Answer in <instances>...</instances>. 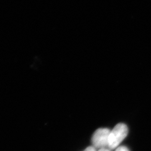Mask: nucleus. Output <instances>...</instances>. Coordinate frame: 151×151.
<instances>
[{
  "instance_id": "2",
  "label": "nucleus",
  "mask_w": 151,
  "mask_h": 151,
  "mask_svg": "<svg viewBox=\"0 0 151 151\" xmlns=\"http://www.w3.org/2000/svg\"><path fill=\"white\" fill-rule=\"evenodd\" d=\"M110 130L107 128H100L95 132L92 137V143L95 148L103 149L108 147Z\"/></svg>"
},
{
  "instance_id": "5",
  "label": "nucleus",
  "mask_w": 151,
  "mask_h": 151,
  "mask_svg": "<svg viewBox=\"0 0 151 151\" xmlns=\"http://www.w3.org/2000/svg\"><path fill=\"white\" fill-rule=\"evenodd\" d=\"M99 151H110V150H108L107 148H103V149L99 150Z\"/></svg>"
},
{
  "instance_id": "1",
  "label": "nucleus",
  "mask_w": 151,
  "mask_h": 151,
  "mask_svg": "<svg viewBox=\"0 0 151 151\" xmlns=\"http://www.w3.org/2000/svg\"><path fill=\"white\" fill-rule=\"evenodd\" d=\"M128 133V129L125 124H117L110 132L108 147L111 150L118 147L127 136Z\"/></svg>"
},
{
  "instance_id": "3",
  "label": "nucleus",
  "mask_w": 151,
  "mask_h": 151,
  "mask_svg": "<svg viewBox=\"0 0 151 151\" xmlns=\"http://www.w3.org/2000/svg\"><path fill=\"white\" fill-rule=\"evenodd\" d=\"M115 151H129V149L125 146H121L117 148Z\"/></svg>"
},
{
  "instance_id": "4",
  "label": "nucleus",
  "mask_w": 151,
  "mask_h": 151,
  "mask_svg": "<svg viewBox=\"0 0 151 151\" xmlns=\"http://www.w3.org/2000/svg\"><path fill=\"white\" fill-rule=\"evenodd\" d=\"M83 151H96L95 148L93 147H88L87 148H86Z\"/></svg>"
}]
</instances>
